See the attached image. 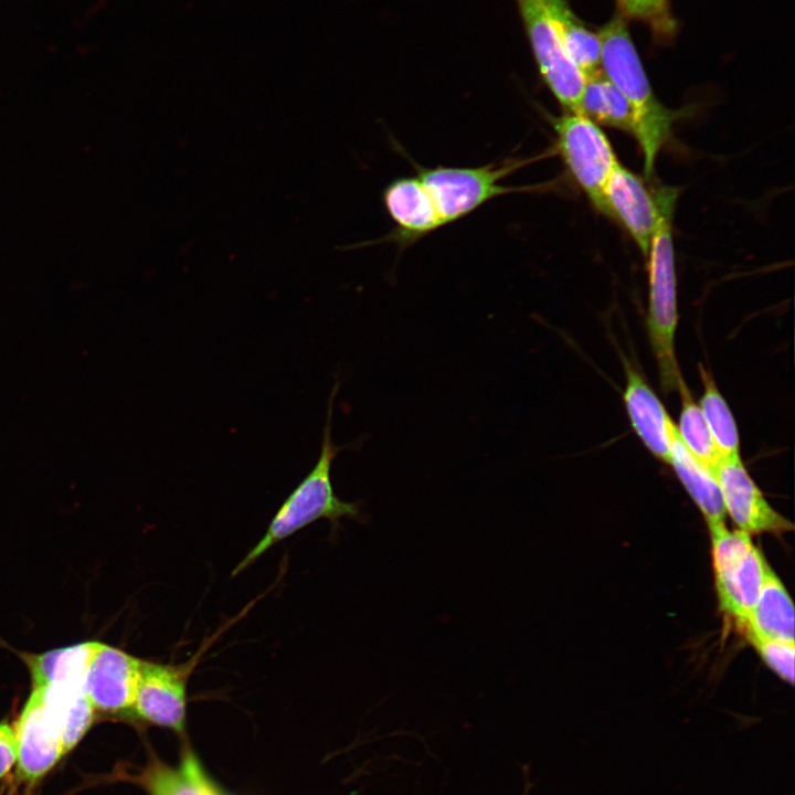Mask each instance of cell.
Segmentation results:
<instances>
[{
	"label": "cell",
	"instance_id": "cell-5",
	"mask_svg": "<svg viewBox=\"0 0 795 795\" xmlns=\"http://www.w3.org/2000/svg\"><path fill=\"white\" fill-rule=\"evenodd\" d=\"M716 589L721 611L742 629L757 602L770 569L750 533L725 524L709 529Z\"/></svg>",
	"mask_w": 795,
	"mask_h": 795
},
{
	"label": "cell",
	"instance_id": "cell-15",
	"mask_svg": "<svg viewBox=\"0 0 795 795\" xmlns=\"http://www.w3.org/2000/svg\"><path fill=\"white\" fill-rule=\"evenodd\" d=\"M668 464L672 466L678 479L699 508L708 528L725 524L727 512L717 478L688 451L674 422L670 427Z\"/></svg>",
	"mask_w": 795,
	"mask_h": 795
},
{
	"label": "cell",
	"instance_id": "cell-9",
	"mask_svg": "<svg viewBox=\"0 0 795 795\" xmlns=\"http://www.w3.org/2000/svg\"><path fill=\"white\" fill-rule=\"evenodd\" d=\"M665 190L650 191L642 178L619 163L603 189L602 212L625 227L645 256L660 221Z\"/></svg>",
	"mask_w": 795,
	"mask_h": 795
},
{
	"label": "cell",
	"instance_id": "cell-6",
	"mask_svg": "<svg viewBox=\"0 0 795 795\" xmlns=\"http://www.w3.org/2000/svg\"><path fill=\"white\" fill-rule=\"evenodd\" d=\"M556 136V151L576 184L591 202L602 211L603 189L619 163L602 129L581 113L550 117Z\"/></svg>",
	"mask_w": 795,
	"mask_h": 795
},
{
	"label": "cell",
	"instance_id": "cell-18",
	"mask_svg": "<svg viewBox=\"0 0 795 795\" xmlns=\"http://www.w3.org/2000/svg\"><path fill=\"white\" fill-rule=\"evenodd\" d=\"M794 618L792 600L770 568L757 602L743 628L745 636L794 643Z\"/></svg>",
	"mask_w": 795,
	"mask_h": 795
},
{
	"label": "cell",
	"instance_id": "cell-22",
	"mask_svg": "<svg viewBox=\"0 0 795 795\" xmlns=\"http://www.w3.org/2000/svg\"><path fill=\"white\" fill-rule=\"evenodd\" d=\"M703 386L699 406L722 458L740 457V438L733 414L712 375L699 364Z\"/></svg>",
	"mask_w": 795,
	"mask_h": 795
},
{
	"label": "cell",
	"instance_id": "cell-8",
	"mask_svg": "<svg viewBox=\"0 0 795 795\" xmlns=\"http://www.w3.org/2000/svg\"><path fill=\"white\" fill-rule=\"evenodd\" d=\"M206 645L180 664L141 659L138 685L130 716L182 734L187 718V686Z\"/></svg>",
	"mask_w": 795,
	"mask_h": 795
},
{
	"label": "cell",
	"instance_id": "cell-26",
	"mask_svg": "<svg viewBox=\"0 0 795 795\" xmlns=\"http://www.w3.org/2000/svg\"><path fill=\"white\" fill-rule=\"evenodd\" d=\"M17 736L14 728L0 722V780L17 763Z\"/></svg>",
	"mask_w": 795,
	"mask_h": 795
},
{
	"label": "cell",
	"instance_id": "cell-10",
	"mask_svg": "<svg viewBox=\"0 0 795 795\" xmlns=\"http://www.w3.org/2000/svg\"><path fill=\"white\" fill-rule=\"evenodd\" d=\"M14 731L18 778L33 785L65 754L59 725L39 688H33Z\"/></svg>",
	"mask_w": 795,
	"mask_h": 795
},
{
	"label": "cell",
	"instance_id": "cell-4",
	"mask_svg": "<svg viewBox=\"0 0 795 795\" xmlns=\"http://www.w3.org/2000/svg\"><path fill=\"white\" fill-rule=\"evenodd\" d=\"M536 158L512 157L479 167H422L414 163L438 214L442 227L470 214L488 201L509 193L529 192L533 186L502 184V180Z\"/></svg>",
	"mask_w": 795,
	"mask_h": 795
},
{
	"label": "cell",
	"instance_id": "cell-7",
	"mask_svg": "<svg viewBox=\"0 0 795 795\" xmlns=\"http://www.w3.org/2000/svg\"><path fill=\"white\" fill-rule=\"evenodd\" d=\"M516 1L542 80L564 112L581 113L585 77L564 52L543 0Z\"/></svg>",
	"mask_w": 795,
	"mask_h": 795
},
{
	"label": "cell",
	"instance_id": "cell-20",
	"mask_svg": "<svg viewBox=\"0 0 795 795\" xmlns=\"http://www.w3.org/2000/svg\"><path fill=\"white\" fill-rule=\"evenodd\" d=\"M39 689L59 725L66 754L77 745L91 728L95 709L83 686L52 685Z\"/></svg>",
	"mask_w": 795,
	"mask_h": 795
},
{
	"label": "cell",
	"instance_id": "cell-16",
	"mask_svg": "<svg viewBox=\"0 0 795 795\" xmlns=\"http://www.w3.org/2000/svg\"><path fill=\"white\" fill-rule=\"evenodd\" d=\"M138 778L149 795H225L189 748L178 767L153 760Z\"/></svg>",
	"mask_w": 795,
	"mask_h": 795
},
{
	"label": "cell",
	"instance_id": "cell-25",
	"mask_svg": "<svg viewBox=\"0 0 795 795\" xmlns=\"http://www.w3.org/2000/svg\"><path fill=\"white\" fill-rule=\"evenodd\" d=\"M763 661L783 680L794 682V643L746 636Z\"/></svg>",
	"mask_w": 795,
	"mask_h": 795
},
{
	"label": "cell",
	"instance_id": "cell-11",
	"mask_svg": "<svg viewBox=\"0 0 795 795\" xmlns=\"http://www.w3.org/2000/svg\"><path fill=\"white\" fill-rule=\"evenodd\" d=\"M714 477L718 480L725 512L739 530L748 533L782 534L793 524L777 512L749 475L741 456L722 458Z\"/></svg>",
	"mask_w": 795,
	"mask_h": 795
},
{
	"label": "cell",
	"instance_id": "cell-24",
	"mask_svg": "<svg viewBox=\"0 0 795 795\" xmlns=\"http://www.w3.org/2000/svg\"><path fill=\"white\" fill-rule=\"evenodd\" d=\"M622 12L646 23L661 36H670L676 30L668 0H617Z\"/></svg>",
	"mask_w": 795,
	"mask_h": 795
},
{
	"label": "cell",
	"instance_id": "cell-14",
	"mask_svg": "<svg viewBox=\"0 0 795 795\" xmlns=\"http://www.w3.org/2000/svg\"><path fill=\"white\" fill-rule=\"evenodd\" d=\"M626 386L623 401L633 430L649 453L669 463L672 420L644 377L628 361L624 362Z\"/></svg>",
	"mask_w": 795,
	"mask_h": 795
},
{
	"label": "cell",
	"instance_id": "cell-2",
	"mask_svg": "<svg viewBox=\"0 0 795 795\" xmlns=\"http://www.w3.org/2000/svg\"><path fill=\"white\" fill-rule=\"evenodd\" d=\"M601 70L629 102L636 120L634 138L644 156L646 178L650 179L658 152L671 134L679 112L666 108L655 97L637 51L622 15H615L600 33Z\"/></svg>",
	"mask_w": 795,
	"mask_h": 795
},
{
	"label": "cell",
	"instance_id": "cell-17",
	"mask_svg": "<svg viewBox=\"0 0 795 795\" xmlns=\"http://www.w3.org/2000/svg\"><path fill=\"white\" fill-rule=\"evenodd\" d=\"M564 52L585 77L602 72L598 34L589 30L565 0H543Z\"/></svg>",
	"mask_w": 795,
	"mask_h": 795
},
{
	"label": "cell",
	"instance_id": "cell-3",
	"mask_svg": "<svg viewBox=\"0 0 795 795\" xmlns=\"http://www.w3.org/2000/svg\"><path fill=\"white\" fill-rule=\"evenodd\" d=\"M677 197L676 189L666 188L660 221L646 255L649 287L646 328L666 392L676 391L682 375L675 352L678 311L671 218Z\"/></svg>",
	"mask_w": 795,
	"mask_h": 795
},
{
	"label": "cell",
	"instance_id": "cell-21",
	"mask_svg": "<svg viewBox=\"0 0 795 795\" xmlns=\"http://www.w3.org/2000/svg\"><path fill=\"white\" fill-rule=\"evenodd\" d=\"M581 113L594 123L635 135L636 120L629 102L603 72L585 81Z\"/></svg>",
	"mask_w": 795,
	"mask_h": 795
},
{
	"label": "cell",
	"instance_id": "cell-1",
	"mask_svg": "<svg viewBox=\"0 0 795 795\" xmlns=\"http://www.w3.org/2000/svg\"><path fill=\"white\" fill-rule=\"evenodd\" d=\"M338 388L339 381H336L328 400L318 460L278 508L264 536L234 568L233 576L252 565L272 547L319 519L330 521L333 531L338 530L343 518L365 522L361 502L340 499L331 483L332 462L341 451L353 445L338 446L332 443L331 418Z\"/></svg>",
	"mask_w": 795,
	"mask_h": 795
},
{
	"label": "cell",
	"instance_id": "cell-19",
	"mask_svg": "<svg viewBox=\"0 0 795 795\" xmlns=\"http://www.w3.org/2000/svg\"><path fill=\"white\" fill-rule=\"evenodd\" d=\"M97 642L82 643L42 654H25L33 688L52 685L83 686L88 661Z\"/></svg>",
	"mask_w": 795,
	"mask_h": 795
},
{
	"label": "cell",
	"instance_id": "cell-13",
	"mask_svg": "<svg viewBox=\"0 0 795 795\" xmlns=\"http://www.w3.org/2000/svg\"><path fill=\"white\" fill-rule=\"evenodd\" d=\"M383 203L395 227L381 242L406 247L442 227L432 200L416 176L391 181L383 191Z\"/></svg>",
	"mask_w": 795,
	"mask_h": 795
},
{
	"label": "cell",
	"instance_id": "cell-12",
	"mask_svg": "<svg viewBox=\"0 0 795 795\" xmlns=\"http://www.w3.org/2000/svg\"><path fill=\"white\" fill-rule=\"evenodd\" d=\"M141 659L98 643L83 681V688L95 710L130 716L139 679Z\"/></svg>",
	"mask_w": 795,
	"mask_h": 795
},
{
	"label": "cell",
	"instance_id": "cell-23",
	"mask_svg": "<svg viewBox=\"0 0 795 795\" xmlns=\"http://www.w3.org/2000/svg\"><path fill=\"white\" fill-rule=\"evenodd\" d=\"M681 410L678 434L688 451L713 475L722 457L709 431L702 411L688 389L682 375L677 385Z\"/></svg>",
	"mask_w": 795,
	"mask_h": 795
}]
</instances>
